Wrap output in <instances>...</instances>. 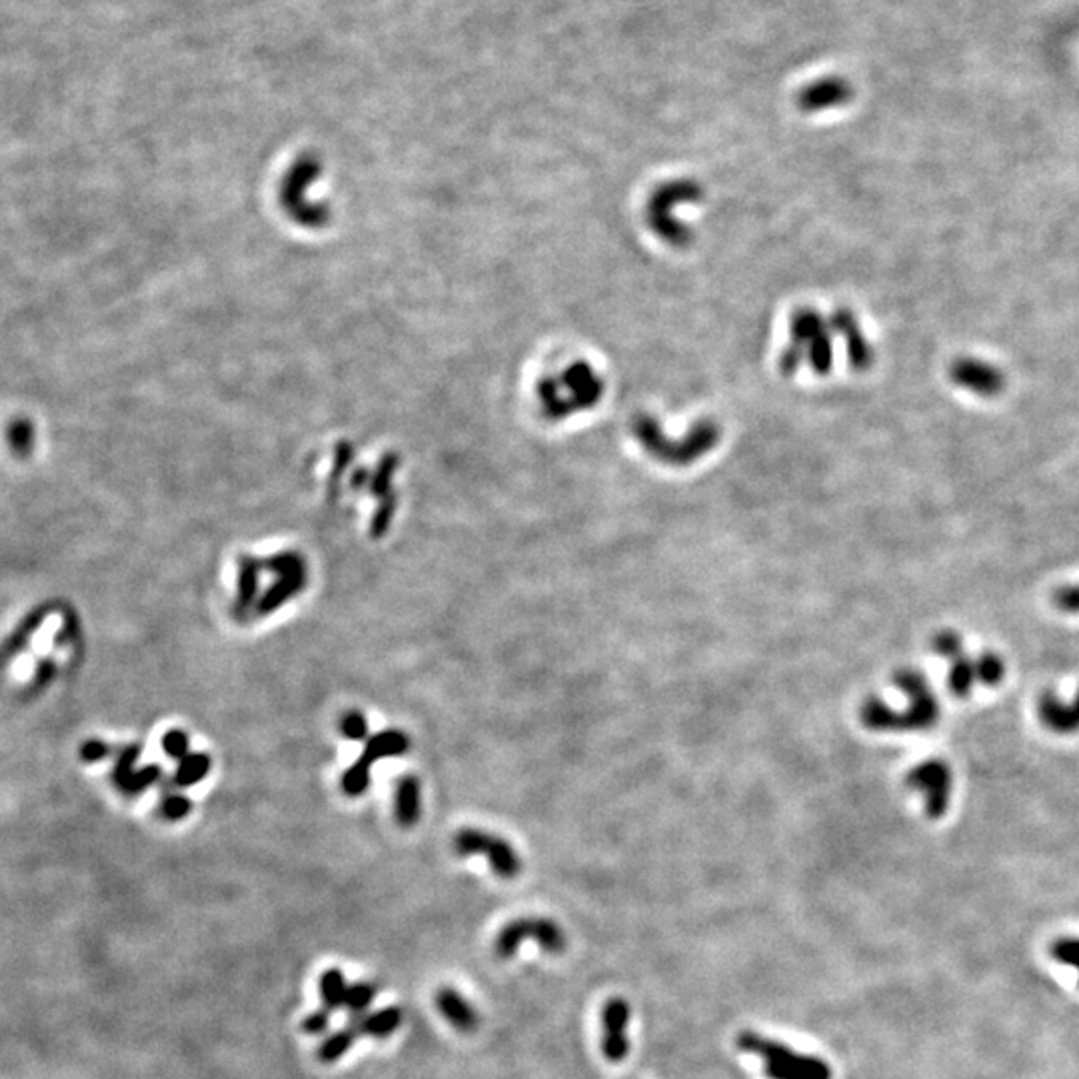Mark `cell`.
I'll return each mask as SVG.
<instances>
[{
  "label": "cell",
  "instance_id": "cell-1",
  "mask_svg": "<svg viewBox=\"0 0 1079 1079\" xmlns=\"http://www.w3.org/2000/svg\"><path fill=\"white\" fill-rule=\"evenodd\" d=\"M893 684L906 694V708H891L878 696L866 698L859 708V722L870 732H928L940 722L942 706L922 671L903 668L893 674Z\"/></svg>",
  "mask_w": 1079,
  "mask_h": 1079
},
{
  "label": "cell",
  "instance_id": "cell-2",
  "mask_svg": "<svg viewBox=\"0 0 1079 1079\" xmlns=\"http://www.w3.org/2000/svg\"><path fill=\"white\" fill-rule=\"evenodd\" d=\"M834 326L814 308H800L790 318V342L780 357V370L792 377L802 367L828 374L834 364Z\"/></svg>",
  "mask_w": 1079,
  "mask_h": 1079
},
{
  "label": "cell",
  "instance_id": "cell-3",
  "mask_svg": "<svg viewBox=\"0 0 1079 1079\" xmlns=\"http://www.w3.org/2000/svg\"><path fill=\"white\" fill-rule=\"evenodd\" d=\"M602 396L604 380L586 362H574L538 384L540 409L550 420L570 419L594 409Z\"/></svg>",
  "mask_w": 1079,
  "mask_h": 1079
},
{
  "label": "cell",
  "instance_id": "cell-4",
  "mask_svg": "<svg viewBox=\"0 0 1079 1079\" xmlns=\"http://www.w3.org/2000/svg\"><path fill=\"white\" fill-rule=\"evenodd\" d=\"M634 436L638 438L642 448L650 454L652 458L670 464V466H688L692 462L700 461L704 454L713 451L720 441V429L704 420L694 426L686 438H668L660 429V422L652 416H638L634 420Z\"/></svg>",
  "mask_w": 1079,
  "mask_h": 1079
},
{
  "label": "cell",
  "instance_id": "cell-5",
  "mask_svg": "<svg viewBox=\"0 0 1079 1079\" xmlns=\"http://www.w3.org/2000/svg\"><path fill=\"white\" fill-rule=\"evenodd\" d=\"M736 1046L744 1054L764 1059V1073L770 1079H832L834 1076L826 1059L797 1054L786 1044L752 1029L742 1032L736 1038Z\"/></svg>",
  "mask_w": 1079,
  "mask_h": 1079
},
{
  "label": "cell",
  "instance_id": "cell-6",
  "mask_svg": "<svg viewBox=\"0 0 1079 1079\" xmlns=\"http://www.w3.org/2000/svg\"><path fill=\"white\" fill-rule=\"evenodd\" d=\"M702 200V189L692 180H671L652 194L646 207V221L654 234L671 246H684L692 239V232L676 216V210Z\"/></svg>",
  "mask_w": 1079,
  "mask_h": 1079
},
{
  "label": "cell",
  "instance_id": "cell-7",
  "mask_svg": "<svg viewBox=\"0 0 1079 1079\" xmlns=\"http://www.w3.org/2000/svg\"><path fill=\"white\" fill-rule=\"evenodd\" d=\"M525 942H536L548 954L560 955L567 950L568 938L554 920L528 916L506 923L496 938L494 950L500 960H510Z\"/></svg>",
  "mask_w": 1079,
  "mask_h": 1079
},
{
  "label": "cell",
  "instance_id": "cell-8",
  "mask_svg": "<svg viewBox=\"0 0 1079 1079\" xmlns=\"http://www.w3.org/2000/svg\"><path fill=\"white\" fill-rule=\"evenodd\" d=\"M906 786L922 796L925 816L940 819L952 804L954 770L942 758H928L908 772Z\"/></svg>",
  "mask_w": 1079,
  "mask_h": 1079
},
{
  "label": "cell",
  "instance_id": "cell-9",
  "mask_svg": "<svg viewBox=\"0 0 1079 1079\" xmlns=\"http://www.w3.org/2000/svg\"><path fill=\"white\" fill-rule=\"evenodd\" d=\"M454 851L461 858L483 856L494 874L503 880H514L522 871V858L508 839L478 828H464L454 836Z\"/></svg>",
  "mask_w": 1079,
  "mask_h": 1079
},
{
  "label": "cell",
  "instance_id": "cell-10",
  "mask_svg": "<svg viewBox=\"0 0 1079 1079\" xmlns=\"http://www.w3.org/2000/svg\"><path fill=\"white\" fill-rule=\"evenodd\" d=\"M950 378L958 387L982 399H994L1006 387L1004 372L977 358H958L950 368Z\"/></svg>",
  "mask_w": 1079,
  "mask_h": 1079
},
{
  "label": "cell",
  "instance_id": "cell-11",
  "mask_svg": "<svg viewBox=\"0 0 1079 1079\" xmlns=\"http://www.w3.org/2000/svg\"><path fill=\"white\" fill-rule=\"evenodd\" d=\"M851 96H854V91H851L848 81L842 76L829 74V76H819L816 81L807 83L797 95V106L804 113L817 115V113H828V110H834L839 106L848 105Z\"/></svg>",
  "mask_w": 1079,
  "mask_h": 1079
},
{
  "label": "cell",
  "instance_id": "cell-12",
  "mask_svg": "<svg viewBox=\"0 0 1079 1079\" xmlns=\"http://www.w3.org/2000/svg\"><path fill=\"white\" fill-rule=\"evenodd\" d=\"M630 1016L632 1009L624 997H612L602 1012V1032H604L602 1051L604 1058L612 1064H618L628 1056L630 1041L626 1029H628Z\"/></svg>",
  "mask_w": 1079,
  "mask_h": 1079
},
{
  "label": "cell",
  "instance_id": "cell-13",
  "mask_svg": "<svg viewBox=\"0 0 1079 1079\" xmlns=\"http://www.w3.org/2000/svg\"><path fill=\"white\" fill-rule=\"evenodd\" d=\"M829 322L834 326V332L842 336L846 342L849 367L854 370H868L876 360V352L868 338L861 332L856 315L849 308H838L829 316Z\"/></svg>",
  "mask_w": 1079,
  "mask_h": 1079
},
{
  "label": "cell",
  "instance_id": "cell-14",
  "mask_svg": "<svg viewBox=\"0 0 1079 1079\" xmlns=\"http://www.w3.org/2000/svg\"><path fill=\"white\" fill-rule=\"evenodd\" d=\"M1038 718L1041 726L1051 733H1079V688L1071 702L1059 700L1054 692L1041 694L1038 700Z\"/></svg>",
  "mask_w": 1079,
  "mask_h": 1079
},
{
  "label": "cell",
  "instance_id": "cell-15",
  "mask_svg": "<svg viewBox=\"0 0 1079 1079\" xmlns=\"http://www.w3.org/2000/svg\"><path fill=\"white\" fill-rule=\"evenodd\" d=\"M434 1006L441 1012V1016L462 1034H472L480 1026L478 1009L454 987L448 985L441 987L434 994Z\"/></svg>",
  "mask_w": 1079,
  "mask_h": 1079
},
{
  "label": "cell",
  "instance_id": "cell-16",
  "mask_svg": "<svg viewBox=\"0 0 1079 1079\" xmlns=\"http://www.w3.org/2000/svg\"><path fill=\"white\" fill-rule=\"evenodd\" d=\"M348 1024L355 1027L358 1038L387 1039L402 1026V1009L396 1006L384 1007L372 1014L352 1016Z\"/></svg>",
  "mask_w": 1079,
  "mask_h": 1079
},
{
  "label": "cell",
  "instance_id": "cell-17",
  "mask_svg": "<svg viewBox=\"0 0 1079 1079\" xmlns=\"http://www.w3.org/2000/svg\"><path fill=\"white\" fill-rule=\"evenodd\" d=\"M420 806H422V800H420L419 777L412 774L402 775L399 784H396V794H394V814H396V819H399L402 828L416 826V822L420 819Z\"/></svg>",
  "mask_w": 1079,
  "mask_h": 1079
},
{
  "label": "cell",
  "instance_id": "cell-18",
  "mask_svg": "<svg viewBox=\"0 0 1079 1079\" xmlns=\"http://www.w3.org/2000/svg\"><path fill=\"white\" fill-rule=\"evenodd\" d=\"M263 560L254 558V556H241V564H239V594H236V604H234V612L242 616L244 612H248L254 600H256V594H258V576L263 572Z\"/></svg>",
  "mask_w": 1079,
  "mask_h": 1079
},
{
  "label": "cell",
  "instance_id": "cell-19",
  "mask_svg": "<svg viewBox=\"0 0 1079 1079\" xmlns=\"http://www.w3.org/2000/svg\"><path fill=\"white\" fill-rule=\"evenodd\" d=\"M409 748L410 740L406 733L400 732V730H384V732H378L377 736L368 738L362 758L372 765L382 758H396V755L406 754Z\"/></svg>",
  "mask_w": 1079,
  "mask_h": 1079
},
{
  "label": "cell",
  "instance_id": "cell-20",
  "mask_svg": "<svg viewBox=\"0 0 1079 1079\" xmlns=\"http://www.w3.org/2000/svg\"><path fill=\"white\" fill-rule=\"evenodd\" d=\"M308 576L278 578L273 586L264 592V596L258 600L256 610L261 616L273 614L274 610L283 609L290 597L300 594L306 588Z\"/></svg>",
  "mask_w": 1079,
  "mask_h": 1079
},
{
  "label": "cell",
  "instance_id": "cell-21",
  "mask_svg": "<svg viewBox=\"0 0 1079 1079\" xmlns=\"http://www.w3.org/2000/svg\"><path fill=\"white\" fill-rule=\"evenodd\" d=\"M975 684H977V678H975L974 658L962 654L955 660L950 662V668H948V690L954 694L958 700L970 698L972 692H974Z\"/></svg>",
  "mask_w": 1079,
  "mask_h": 1079
},
{
  "label": "cell",
  "instance_id": "cell-22",
  "mask_svg": "<svg viewBox=\"0 0 1079 1079\" xmlns=\"http://www.w3.org/2000/svg\"><path fill=\"white\" fill-rule=\"evenodd\" d=\"M348 985L350 984H348L347 975L342 970H338V967L326 970L325 974L320 975V982H318L322 1007L332 1014L336 1009H342L347 1004Z\"/></svg>",
  "mask_w": 1079,
  "mask_h": 1079
},
{
  "label": "cell",
  "instance_id": "cell-23",
  "mask_svg": "<svg viewBox=\"0 0 1079 1079\" xmlns=\"http://www.w3.org/2000/svg\"><path fill=\"white\" fill-rule=\"evenodd\" d=\"M974 662L977 684H982L985 688H996L1002 681L1006 680V660L997 652H982L980 656H975Z\"/></svg>",
  "mask_w": 1079,
  "mask_h": 1079
},
{
  "label": "cell",
  "instance_id": "cell-24",
  "mask_svg": "<svg viewBox=\"0 0 1079 1079\" xmlns=\"http://www.w3.org/2000/svg\"><path fill=\"white\" fill-rule=\"evenodd\" d=\"M358 1039V1034L355 1032V1027L348 1024L347 1027H340L336 1029L335 1034H330L328 1038L320 1044L318 1048V1059L322 1064H335L340 1058H345L350 1048L355 1046V1041Z\"/></svg>",
  "mask_w": 1079,
  "mask_h": 1079
},
{
  "label": "cell",
  "instance_id": "cell-25",
  "mask_svg": "<svg viewBox=\"0 0 1079 1079\" xmlns=\"http://www.w3.org/2000/svg\"><path fill=\"white\" fill-rule=\"evenodd\" d=\"M212 762L209 754H189L179 762V768L174 772V784L180 787L194 786L209 775Z\"/></svg>",
  "mask_w": 1079,
  "mask_h": 1079
},
{
  "label": "cell",
  "instance_id": "cell-26",
  "mask_svg": "<svg viewBox=\"0 0 1079 1079\" xmlns=\"http://www.w3.org/2000/svg\"><path fill=\"white\" fill-rule=\"evenodd\" d=\"M263 568L278 578L308 576L305 558L293 550L266 558L263 560Z\"/></svg>",
  "mask_w": 1079,
  "mask_h": 1079
},
{
  "label": "cell",
  "instance_id": "cell-27",
  "mask_svg": "<svg viewBox=\"0 0 1079 1079\" xmlns=\"http://www.w3.org/2000/svg\"><path fill=\"white\" fill-rule=\"evenodd\" d=\"M160 775H162V770L158 765H147L142 770H130L126 774L116 775L113 780L125 794H140L142 790L157 784Z\"/></svg>",
  "mask_w": 1079,
  "mask_h": 1079
},
{
  "label": "cell",
  "instance_id": "cell-28",
  "mask_svg": "<svg viewBox=\"0 0 1079 1079\" xmlns=\"http://www.w3.org/2000/svg\"><path fill=\"white\" fill-rule=\"evenodd\" d=\"M370 768L372 765L368 764L367 760L360 755L355 764L348 768L345 775H342V792L350 797L362 796L367 792L368 786H370Z\"/></svg>",
  "mask_w": 1079,
  "mask_h": 1079
},
{
  "label": "cell",
  "instance_id": "cell-29",
  "mask_svg": "<svg viewBox=\"0 0 1079 1079\" xmlns=\"http://www.w3.org/2000/svg\"><path fill=\"white\" fill-rule=\"evenodd\" d=\"M7 438H9L12 452L21 458H27L34 448V426H32L31 420H14L7 430Z\"/></svg>",
  "mask_w": 1079,
  "mask_h": 1079
},
{
  "label": "cell",
  "instance_id": "cell-30",
  "mask_svg": "<svg viewBox=\"0 0 1079 1079\" xmlns=\"http://www.w3.org/2000/svg\"><path fill=\"white\" fill-rule=\"evenodd\" d=\"M930 646H932L933 654H938L940 658H945L948 662L955 660L958 656L964 654V638L958 630L943 628L935 632Z\"/></svg>",
  "mask_w": 1079,
  "mask_h": 1079
},
{
  "label": "cell",
  "instance_id": "cell-31",
  "mask_svg": "<svg viewBox=\"0 0 1079 1079\" xmlns=\"http://www.w3.org/2000/svg\"><path fill=\"white\" fill-rule=\"evenodd\" d=\"M378 996V987L372 984V982H357V984L348 985L347 994V1007L348 1012L352 1016H362L367 1014L368 1007L374 1002V997Z\"/></svg>",
  "mask_w": 1079,
  "mask_h": 1079
},
{
  "label": "cell",
  "instance_id": "cell-32",
  "mask_svg": "<svg viewBox=\"0 0 1079 1079\" xmlns=\"http://www.w3.org/2000/svg\"><path fill=\"white\" fill-rule=\"evenodd\" d=\"M1049 955L1061 965L1073 967L1079 975V938H1059L1051 943Z\"/></svg>",
  "mask_w": 1079,
  "mask_h": 1079
},
{
  "label": "cell",
  "instance_id": "cell-33",
  "mask_svg": "<svg viewBox=\"0 0 1079 1079\" xmlns=\"http://www.w3.org/2000/svg\"><path fill=\"white\" fill-rule=\"evenodd\" d=\"M340 733L352 740V742H362L368 738V720L367 716L358 710H350V712L345 713L340 718Z\"/></svg>",
  "mask_w": 1079,
  "mask_h": 1079
},
{
  "label": "cell",
  "instance_id": "cell-34",
  "mask_svg": "<svg viewBox=\"0 0 1079 1079\" xmlns=\"http://www.w3.org/2000/svg\"><path fill=\"white\" fill-rule=\"evenodd\" d=\"M162 752L172 758V760H182L190 754V738L189 733L182 732V730H168L165 736H162Z\"/></svg>",
  "mask_w": 1079,
  "mask_h": 1079
},
{
  "label": "cell",
  "instance_id": "cell-35",
  "mask_svg": "<svg viewBox=\"0 0 1079 1079\" xmlns=\"http://www.w3.org/2000/svg\"><path fill=\"white\" fill-rule=\"evenodd\" d=\"M190 812H192V802L184 794H170L160 804V814L172 822L189 816Z\"/></svg>",
  "mask_w": 1079,
  "mask_h": 1079
},
{
  "label": "cell",
  "instance_id": "cell-36",
  "mask_svg": "<svg viewBox=\"0 0 1079 1079\" xmlns=\"http://www.w3.org/2000/svg\"><path fill=\"white\" fill-rule=\"evenodd\" d=\"M1054 606L1064 614H1079V584H1068L1054 592Z\"/></svg>",
  "mask_w": 1079,
  "mask_h": 1079
},
{
  "label": "cell",
  "instance_id": "cell-37",
  "mask_svg": "<svg viewBox=\"0 0 1079 1079\" xmlns=\"http://www.w3.org/2000/svg\"><path fill=\"white\" fill-rule=\"evenodd\" d=\"M330 1024H332V1012H328L326 1007H320L303 1019V1032L306 1036H322L328 1032Z\"/></svg>",
  "mask_w": 1079,
  "mask_h": 1079
},
{
  "label": "cell",
  "instance_id": "cell-38",
  "mask_svg": "<svg viewBox=\"0 0 1079 1079\" xmlns=\"http://www.w3.org/2000/svg\"><path fill=\"white\" fill-rule=\"evenodd\" d=\"M138 755H140V745H125V748L120 750V754H118V760H116L113 777H116V775L126 774V772H130V770H135Z\"/></svg>",
  "mask_w": 1079,
  "mask_h": 1079
},
{
  "label": "cell",
  "instance_id": "cell-39",
  "mask_svg": "<svg viewBox=\"0 0 1079 1079\" xmlns=\"http://www.w3.org/2000/svg\"><path fill=\"white\" fill-rule=\"evenodd\" d=\"M108 752H110L108 745L105 742H101V740H88L81 748V755H83L84 762H91V764L105 760Z\"/></svg>",
  "mask_w": 1079,
  "mask_h": 1079
}]
</instances>
